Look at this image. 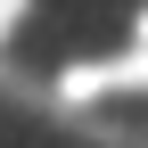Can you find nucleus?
<instances>
[{"label": "nucleus", "mask_w": 148, "mask_h": 148, "mask_svg": "<svg viewBox=\"0 0 148 148\" xmlns=\"http://www.w3.org/2000/svg\"><path fill=\"white\" fill-rule=\"evenodd\" d=\"M16 16H25V0H0V33H8V25H16Z\"/></svg>", "instance_id": "1"}, {"label": "nucleus", "mask_w": 148, "mask_h": 148, "mask_svg": "<svg viewBox=\"0 0 148 148\" xmlns=\"http://www.w3.org/2000/svg\"><path fill=\"white\" fill-rule=\"evenodd\" d=\"M140 41H148V8H140Z\"/></svg>", "instance_id": "2"}]
</instances>
